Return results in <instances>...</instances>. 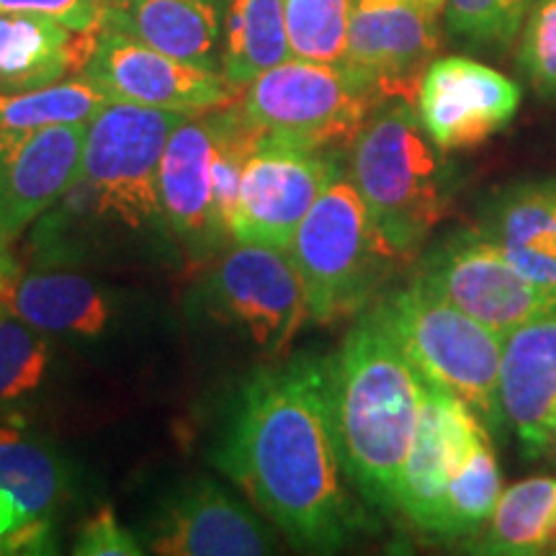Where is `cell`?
<instances>
[{
	"instance_id": "5bb4252c",
	"label": "cell",
	"mask_w": 556,
	"mask_h": 556,
	"mask_svg": "<svg viewBox=\"0 0 556 556\" xmlns=\"http://www.w3.org/2000/svg\"><path fill=\"white\" fill-rule=\"evenodd\" d=\"M523 90L469 58L433 60L417 86L415 109L443 152L471 150L516 119Z\"/></svg>"
},
{
	"instance_id": "83f0119b",
	"label": "cell",
	"mask_w": 556,
	"mask_h": 556,
	"mask_svg": "<svg viewBox=\"0 0 556 556\" xmlns=\"http://www.w3.org/2000/svg\"><path fill=\"white\" fill-rule=\"evenodd\" d=\"M291 58L343 65L353 0H283Z\"/></svg>"
},
{
	"instance_id": "ba28073f",
	"label": "cell",
	"mask_w": 556,
	"mask_h": 556,
	"mask_svg": "<svg viewBox=\"0 0 556 556\" xmlns=\"http://www.w3.org/2000/svg\"><path fill=\"white\" fill-rule=\"evenodd\" d=\"M417 278L500 338L556 312V289L518 270L477 227L441 242Z\"/></svg>"
},
{
	"instance_id": "6da1fadb",
	"label": "cell",
	"mask_w": 556,
	"mask_h": 556,
	"mask_svg": "<svg viewBox=\"0 0 556 556\" xmlns=\"http://www.w3.org/2000/svg\"><path fill=\"white\" fill-rule=\"evenodd\" d=\"M217 464L299 548L332 552L364 526L343 484L325 361L302 358L250 381Z\"/></svg>"
},
{
	"instance_id": "2e32d148",
	"label": "cell",
	"mask_w": 556,
	"mask_h": 556,
	"mask_svg": "<svg viewBox=\"0 0 556 556\" xmlns=\"http://www.w3.org/2000/svg\"><path fill=\"white\" fill-rule=\"evenodd\" d=\"M65 486V467L52 446L21 428L0 426V544L5 554L41 552Z\"/></svg>"
},
{
	"instance_id": "836d02e7",
	"label": "cell",
	"mask_w": 556,
	"mask_h": 556,
	"mask_svg": "<svg viewBox=\"0 0 556 556\" xmlns=\"http://www.w3.org/2000/svg\"><path fill=\"white\" fill-rule=\"evenodd\" d=\"M13 266V261L9 258V255H5V248L0 245V278L5 276V270H9Z\"/></svg>"
},
{
	"instance_id": "f546056e",
	"label": "cell",
	"mask_w": 556,
	"mask_h": 556,
	"mask_svg": "<svg viewBox=\"0 0 556 556\" xmlns=\"http://www.w3.org/2000/svg\"><path fill=\"white\" fill-rule=\"evenodd\" d=\"M536 0H446V24L456 37L475 45L505 47L523 29Z\"/></svg>"
},
{
	"instance_id": "9a60e30c",
	"label": "cell",
	"mask_w": 556,
	"mask_h": 556,
	"mask_svg": "<svg viewBox=\"0 0 556 556\" xmlns=\"http://www.w3.org/2000/svg\"><path fill=\"white\" fill-rule=\"evenodd\" d=\"M88 122L58 124L0 150V245L9 248L67 197L80 173Z\"/></svg>"
},
{
	"instance_id": "4fadbf2b",
	"label": "cell",
	"mask_w": 556,
	"mask_h": 556,
	"mask_svg": "<svg viewBox=\"0 0 556 556\" xmlns=\"http://www.w3.org/2000/svg\"><path fill=\"white\" fill-rule=\"evenodd\" d=\"M438 13L420 0H353L345 65L384 101L415 103L422 73L441 45Z\"/></svg>"
},
{
	"instance_id": "7c38bea8",
	"label": "cell",
	"mask_w": 556,
	"mask_h": 556,
	"mask_svg": "<svg viewBox=\"0 0 556 556\" xmlns=\"http://www.w3.org/2000/svg\"><path fill=\"white\" fill-rule=\"evenodd\" d=\"M490 433L484 420L456 394L426 381L413 446L400 475L397 510L417 531L443 536V510L451 479Z\"/></svg>"
},
{
	"instance_id": "277c9868",
	"label": "cell",
	"mask_w": 556,
	"mask_h": 556,
	"mask_svg": "<svg viewBox=\"0 0 556 556\" xmlns=\"http://www.w3.org/2000/svg\"><path fill=\"white\" fill-rule=\"evenodd\" d=\"M374 312L422 381L462 397L486 428L503 426L500 368L505 338L446 302L422 278L394 291Z\"/></svg>"
},
{
	"instance_id": "30bf717a",
	"label": "cell",
	"mask_w": 556,
	"mask_h": 556,
	"mask_svg": "<svg viewBox=\"0 0 556 556\" xmlns=\"http://www.w3.org/2000/svg\"><path fill=\"white\" fill-rule=\"evenodd\" d=\"M338 173L336 152L263 137L242 173L229 238L289 250L299 225Z\"/></svg>"
},
{
	"instance_id": "9c48e42d",
	"label": "cell",
	"mask_w": 556,
	"mask_h": 556,
	"mask_svg": "<svg viewBox=\"0 0 556 556\" xmlns=\"http://www.w3.org/2000/svg\"><path fill=\"white\" fill-rule=\"evenodd\" d=\"M204 296L214 315L266 353L287 351L309 317L302 276L289 250L278 248L235 242L206 276Z\"/></svg>"
},
{
	"instance_id": "484cf974",
	"label": "cell",
	"mask_w": 556,
	"mask_h": 556,
	"mask_svg": "<svg viewBox=\"0 0 556 556\" xmlns=\"http://www.w3.org/2000/svg\"><path fill=\"white\" fill-rule=\"evenodd\" d=\"M106 103V96L80 75L45 88L0 93V150L47 127L90 122Z\"/></svg>"
},
{
	"instance_id": "cb8c5ba5",
	"label": "cell",
	"mask_w": 556,
	"mask_h": 556,
	"mask_svg": "<svg viewBox=\"0 0 556 556\" xmlns=\"http://www.w3.org/2000/svg\"><path fill=\"white\" fill-rule=\"evenodd\" d=\"M291 58L283 0H227L222 75L245 88L261 73Z\"/></svg>"
},
{
	"instance_id": "4dcf8cb0",
	"label": "cell",
	"mask_w": 556,
	"mask_h": 556,
	"mask_svg": "<svg viewBox=\"0 0 556 556\" xmlns=\"http://www.w3.org/2000/svg\"><path fill=\"white\" fill-rule=\"evenodd\" d=\"M520 31V70L541 99L556 101V0H536Z\"/></svg>"
},
{
	"instance_id": "5b68a950",
	"label": "cell",
	"mask_w": 556,
	"mask_h": 556,
	"mask_svg": "<svg viewBox=\"0 0 556 556\" xmlns=\"http://www.w3.org/2000/svg\"><path fill=\"white\" fill-rule=\"evenodd\" d=\"M289 255L302 276L309 317L319 325L368 304L400 258L374 225L351 176L338 173L299 225Z\"/></svg>"
},
{
	"instance_id": "8fae6325",
	"label": "cell",
	"mask_w": 556,
	"mask_h": 556,
	"mask_svg": "<svg viewBox=\"0 0 556 556\" xmlns=\"http://www.w3.org/2000/svg\"><path fill=\"white\" fill-rule=\"evenodd\" d=\"M78 75L93 83L109 101L184 114L227 106L242 96V90L222 73L152 50L103 24L93 52Z\"/></svg>"
},
{
	"instance_id": "603a6c76",
	"label": "cell",
	"mask_w": 556,
	"mask_h": 556,
	"mask_svg": "<svg viewBox=\"0 0 556 556\" xmlns=\"http://www.w3.org/2000/svg\"><path fill=\"white\" fill-rule=\"evenodd\" d=\"M0 309L54 336L99 338L111 323L109 302L101 289L86 276L67 270L21 274L11 266L0 278Z\"/></svg>"
},
{
	"instance_id": "d590c367",
	"label": "cell",
	"mask_w": 556,
	"mask_h": 556,
	"mask_svg": "<svg viewBox=\"0 0 556 556\" xmlns=\"http://www.w3.org/2000/svg\"><path fill=\"white\" fill-rule=\"evenodd\" d=\"M420 3H426V5H430V9L441 11V9H443V3H446V0H420Z\"/></svg>"
},
{
	"instance_id": "3957f363",
	"label": "cell",
	"mask_w": 556,
	"mask_h": 556,
	"mask_svg": "<svg viewBox=\"0 0 556 556\" xmlns=\"http://www.w3.org/2000/svg\"><path fill=\"white\" fill-rule=\"evenodd\" d=\"M348 176L389 248L407 258L441 225L451 204V170L415 103L387 99L351 142Z\"/></svg>"
},
{
	"instance_id": "1f68e13d",
	"label": "cell",
	"mask_w": 556,
	"mask_h": 556,
	"mask_svg": "<svg viewBox=\"0 0 556 556\" xmlns=\"http://www.w3.org/2000/svg\"><path fill=\"white\" fill-rule=\"evenodd\" d=\"M75 554L80 556H139L142 548L127 528L119 526L111 507H103L93 518L86 520L75 539Z\"/></svg>"
},
{
	"instance_id": "74e56055",
	"label": "cell",
	"mask_w": 556,
	"mask_h": 556,
	"mask_svg": "<svg viewBox=\"0 0 556 556\" xmlns=\"http://www.w3.org/2000/svg\"><path fill=\"white\" fill-rule=\"evenodd\" d=\"M554 554H556V546H554Z\"/></svg>"
},
{
	"instance_id": "8992f818",
	"label": "cell",
	"mask_w": 556,
	"mask_h": 556,
	"mask_svg": "<svg viewBox=\"0 0 556 556\" xmlns=\"http://www.w3.org/2000/svg\"><path fill=\"white\" fill-rule=\"evenodd\" d=\"M384 101L364 75L332 62L289 58L242 88L240 106L263 137L336 152L356 139Z\"/></svg>"
},
{
	"instance_id": "4316f807",
	"label": "cell",
	"mask_w": 556,
	"mask_h": 556,
	"mask_svg": "<svg viewBox=\"0 0 556 556\" xmlns=\"http://www.w3.org/2000/svg\"><path fill=\"white\" fill-rule=\"evenodd\" d=\"M503 495V475L495 451H492L490 433L477 443L458 475L451 479L446 492V510H443V536L458 539L477 533Z\"/></svg>"
},
{
	"instance_id": "ac0fdd59",
	"label": "cell",
	"mask_w": 556,
	"mask_h": 556,
	"mask_svg": "<svg viewBox=\"0 0 556 556\" xmlns=\"http://www.w3.org/2000/svg\"><path fill=\"white\" fill-rule=\"evenodd\" d=\"M152 552L163 556H258L268 554V536L258 518L222 486H186L157 518Z\"/></svg>"
},
{
	"instance_id": "e575fe53",
	"label": "cell",
	"mask_w": 556,
	"mask_h": 556,
	"mask_svg": "<svg viewBox=\"0 0 556 556\" xmlns=\"http://www.w3.org/2000/svg\"><path fill=\"white\" fill-rule=\"evenodd\" d=\"M546 456L552 458V462L556 464V426L552 430V438H548V446H546Z\"/></svg>"
},
{
	"instance_id": "d6986e66",
	"label": "cell",
	"mask_w": 556,
	"mask_h": 556,
	"mask_svg": "<svg viewBox=\"0 0 556 556\" xmlns=\"http://www.w3.org/2000/svg\"><path fill=\"white\" fill-rule=\"evenodd\" d=\"M212 111L191 114L173 129L157 170L160 219L191 250L219 245L212 206Z\"/></svg>"
},
{
	"instance_id": "52a82bcc",
	"label": "cell",
	"mask_w": 556,
	"mask_h": 556,
	"mask_svg": "<svg viewBox=\"0 0 556 556\" xmlns=\"http://www.w3.org/2000/svg\"><path fill=\"white\" fill-rule=\"evenodd\" d=\"M191 114L109 101L88 122L75 186L93 214L142 227L160 219L157 170L165 144Z\"/></svg>"
},
{
	"instance_id": "8d00e7d4",
	"label": "cell",
	"mask_w": 556,
	"mask_h": 556,
	"mask_svg": "<svg viewBox=\"0 0 556 556\" xmlns=\"http://www.w3.org/2000/svg\"><path fill=\"white\" fill-rule=\"evenodd\" d=\"M0 554H5V548H3V544H0Z\"/></svg>"
},
{
	"instance_id": "7402d4cb",
	"label": "cell",
	"mask_w": 556,
	"mask_h": 556,
	"mask_svg": "<svg viewBox=\"0 0 556 556\" xmlns=\"http://www.w3.org/2000/svg\"><path fill=\"white\" fill-rule=\"evenodd\" d=\"M479 235L528 278L556 289V180H520L486 204Z\"/></svg>"
},
{
	"instance_id": "d6a6232c",
	"label": "cell",
	"mask_w": 556,
	"mask_h": 556,
	"mask_svg": "<svg viewBox=\"0 0 556 556\" xmlns=\"http://www.w3.org/2000/svg\"><path fill=\"white\" fill-rule=\"evenodd\" d=\"M0 13H39L78 31L101 26V0H0Z\"/></svg>"
},
{
	"instance_id": "44dd1931",
	"label": "cell",
	"mask_w": 556,
	"mask_h": 556,
	"mask_svg": "<svg viewBox=\"0 0 556 556\" xmlns=\"http://www.w3.org/2000/svg\"><path fill=\"white\" fill-rule=\"evenodd\" d=\"M99 29H70L39 13H0V93L45 88L78 75Z\"/></svg>"
},
{
	"instance_id": "f1b7e54d",
	"label": "cell",
	"mask_w": 556,
	"mask_h": 556,
	"mask_svg": "<svg viewBox=\"0 0 556 556\" xmlns=\"http://www.w3.org/2000/svg\"><path fill=\"white\" fill-rule=\"evenodd\" d=\"M50 364L45 332L0 309V407L37 392Z\"/></svg>"
},
{
	"instance_id": "7a4b0ae2",
	"label": "cell",
	"mask_w": 556,
	"mask_h": 556,
	"mask_svg": "<svg viewBox=\"0 0 556 556\" xmlns=\"http://www.w3.org/2000/svg\"><path fill=\"white\" fill-rule=\"evenodd\" d=\"M325 364L345 475L368 503L397 510L400 475L413 446L426 381L377 312L356 323Z\"/></svg>"
},
{
	"instance_id": "d4e9b609",
	"label": "cell",
	"mask_w": 556,
	"mask_h": 556,
	"mask_svg": "<svg viewBox=\"0 0 556 556\" xmlns=\"http://www.w3.org/2000/svg\"><path fill=\"white\" fill-rule=\"evenodd\" d=\"M556 546V477H533L507 486L486 520L477 554L533 556Z\"/></svg>"
},
{
	"instance_id": "e0dca14e",
	"label": "cell",
	"mask_w": 556,
	"mask_h": 556,
	"mask_svg": "<svg viewBox=\"0 0 556 556\" xmlns=\"http://www.w3.org/2000/svg\"><path fill=\"white\" fill-rule=\"evenodd\" d=\"M500 402L505 422L518 435L520 454L546 456L556 426V312L505 338Z\"/></svg>"
},
{
	"instance_id": "ffe728a7",
	"label": "cell",
	"mask_w": 556,
	"mask_h": 556,
	"mask_svg": "<svg viewBox=\"0 0 556 556\" xmlns=\"http://www.w3.org/2000/svg\"><path fill=\"white\" fill-rule=\"evenodd\" d=\"M227 0H101V24L152 50L222 73Z\"/></svg>"
}]
</instances>
